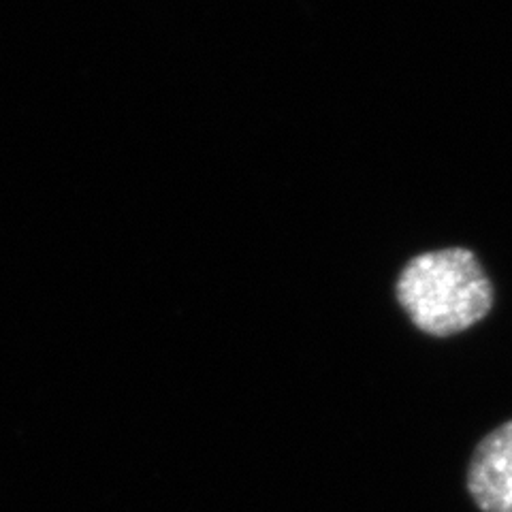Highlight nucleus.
<instances>
[{
    "label": "nucleus",
    "mask_w": 512,
    "mask_h": 512,
    "mask_svg": "<svg viewBox=\"0 0 512 512\" xmlns=\"http://www.w3.org/2000/svg\"><path fill=\"white\" fill-rule=\"evenodd\" d=\"M468 491L483 512H512V421L493 429L476 446Z\"/></svg>",
    "instance_id": "f03ea898"
},
{
    "label": "nucleus",
    "mask_w": 512,
    "mask_h": 512,
    "mask_svg": "<svg viewBox=\"0 0 512 512\" xmlns=\"http://www.w3.org/2000/svg\"><path fill=\"white\" fill-rule=\"evenodd\" d=\"M395 295L412 323L434 338L470 329L493 306V286L466 248L414 256L399 274Z\"/></svg>",
    "instance_id": "f257e3e1"
}]
</instances>
